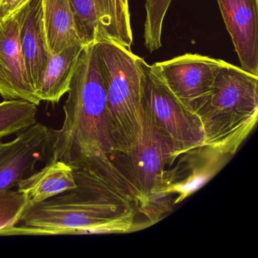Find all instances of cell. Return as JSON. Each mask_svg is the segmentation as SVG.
Segmentation results:
<instances>
[{"mask_svg": "<svg viewBox=\"0 0 258 258\" xmlns=\"http://www.w3.org/2000/svg\"><path fill=\"white\" fill-rule=\"evenodd\" d=\"M115 1L116 19L119 35L124 47L131 49L133 44V34L131 29V16L129 11V0Z\"/></svg>", "mask_w": 258, "mask_h": 258, "instance_id": "d6986e66", "label": "cell"}, {"mask_svg": "<svg viewBox=\"0 0 258 258\" xmlns=\"http://www.w3.org/2000/svg\"><path fill=\"white\" fill-rule=\"evenodd\" d=\"M196 115L203 144L234 157L257 121L258 76L223 61Z\"/></svg>", "mask_w": 258, "mask_h": 258, "instance_id": "3957f363", "label": "cell"}, {"mask_svg": "<svg viewBox=\"0 0 258 258\" xmlns=\"http://www.w3.org/2000/svg\"><path fill=\"white\" fill-rule=\"evenodd\" d=\"M18 191L37 204L78 187L75 170L62 161L51 160L43 169L31 173L17 185Z\"/></svg>", "mask_w": 258, "mask_h": 258, "instance_id": "5bb4252c", "label": "cell"}, {"mask_svg": "<svg viewBox=\"0 0 258 258\" xmlns=\"http://www.w3.org/2000/svg\"><path fill=\"white\" fill-rule=\"evenodd\" d=\"M140 72L143 116L173 145L176 157L203 144L199 117L170 91L156 69L143 58L137 59Z\"/></svg>", "mask_w": 258, "mask_h": 258, "instance_id": "5b68a950", "label": "cell"}, {"mask_svg": "<svg viewBox=\"0 0 258 258\" xmlns=\"http://www.w3.org/2000/svg\"><path fill=\"white\" fill-rule=\"evenodd\" d=\"M241 68L258 76V0H217Z\"/></svg>", "mask_w": 258, "mask_h": 258, "instance_id": "8fae6325", "label": "cell"}, {"mask_svg": "<svg viewBox=\"0 0 258 258\" xmlns=\"http://www.w3.org/2000/svg\"><path fill=\"white\" fill-rule=\"evenodd\" d=\"M28 0H0V19L15 13Z\"/></svg>", "mask_w": 258, "mask_h": 258, "instance_id": "44dd1931", "label": "cell"}, {"mask_svg": "<svg viewBox=\"0 0 258 258\" xmlns=\"http://www.w3.org/2000/svg\"><path fill=\"white\" fill-rule=\"evenodd\" d=\"M43 22L52 55L72 46H84L78 35L69 0H43Z\"/></svg>", "mask_w": 258, "mask_h": 258, "instance_id": "2e32d148", "label": "cell"}, {"mask_svg": "<svg viewBox=\"0 0 258 258\" xmlns=\"http://www.w3.org/2000/svg\"><path fill=\"white\" fill-rule=\"evenodd\" d=\"M69 1L77 31L84 46L105 40L123 46L117 28L114 0Z\"/></svg>", "mask_w": 258, "mask_h": 258, "instance_id": "4fadbf2b", "label": "cell"}, {"mask_svg": "<svg viewBox=\"0 0 258 258\" xmlns=\"http://www.w3.org/2000/svg\"><path fill=\"white\" fill-rule=\"evenodd\" d=\"M223 60L187 53L153 64L170 91L196 114L212 90Z\"/></svg>", "mask_w": 258, "mask_h": 258, "instance_id": "ba28073f", "label": "cell"}, {"mask_svg": "<svg viewBox=\"0 0 258 258\" xmlns=\"http://www.w3.org/2000/svg\"><path fill=\"white\" fill-rule=\"evenodd\" d=\"M114 155L117 158L113 160L138 196L140 213L144 214L161 188L164 171L176 158L173 145L144 117L140 143L128 153Z\"/></svg>", "mask_w": 258, "mask_h": 258, "instance_id": "8992f818", "label": "cell"}, {"mask_svg": "<svg viewBox=\"0 0 258 258\" xmlns=\"http://www.w3.org/2000/svg\"><path fill=\"white\" fill-rule=\"evenodd\" d=\"M171 2L172 0H146V20L152 25H161Z\"/></svg>", "mask_w": 258, "mask_h": 258, "instance_id": "ffe728a7", "label": "cell"}, {"mask_svg": "<svg viewBox=\"0 0 258 258\" xmlns=\"http://www.w3.org/2000/svg\"><path fill=\"white\" fill-rule=\"evenodd\" d=\"M63 107L60 129H50L52 160L75 170H93L114 155L108 120V105L95 43L80 54Z\"/></svg>", "mask_w": 258, "mask_h": 258, "instance_id": "7a4b0ae2", "label": "cell"}, {"mask_svg": "<svg viewBox=\"0 0 258 258\" xmlns=\"http://www.w3.org/2000/svg\"><path fill=\"white\" fill-rule=\"evenodd\" d=\"M0 95L5 100L40 103L27 72L16 12L0 19Z\"/></svg>", "mask_w": 258, "mask_h": 258, "instance_id": "30bf717a", "label": "cell"}, {"mask_svg": "<svg viewBox=\"0 0 258 258\" xmlns=\"http://www.w3.org/2000/svg\"><path fill=\"white\" fill-rule=\"evenodd\" d=\"M78 187L37 204H30L22 226L0 235H100L126 233L136 224L135 202L118 179L85 170H75Z\"/></svg>", "mask_w": 258, "mask_h": 258, "instance_id": "6da1fadb", "label": "cell"}, {"mask_svg": "<svg viewBox=\"0 0 258 258\" xmlns=\"http://www.w3.org/2000/svg\"><path fill=\"white\" fill-rule=\"evenodd\" d=\"M29 205L28 197L18 190L0 191V232L20 223Z\"/></svg>", "mask_w": 258, "mask_h": 258, "instance_id": "ac0fdd59", "label": "cell"}, {"mask_svg": "<svg viewBox=\"0 0 258 258\" xmlns=\"http://www.w3.org/2000/svg\"><path fill=\"white\" fill-rule=\"evenodd\" d=\"M37 105L25 100L0 102V140L26 131L37 122Z\"/></svg>", "mask_w": 258, "mask_h": 258, "instance_id": "e0dca14e", "label": "cell"}, {"mask_svg": "<svg viewBox=\"0 0 258 258\" xmlns=\"http://www.w3.org/2000/svg\"><path fill=\"white\" fill-rule=\"evenodd\" d=\"M50 128L36 123L17 134L16 139L0 143V191L17 186L34 173L51 148Z\"/></svg>", "mask_w": 258, "mask_h": 258, "instance_id": "9c48e42d", "label": "cell"}, {"mask_svg": "<svg viewBox=\"0 0 258 258\" xmlns=\"http://www.w3.org/2000/svg\"><path fill=\"white\" fill-rule=\"evenodd\" d=\"M232 158L208 145L185 151L166 169L161 188L150 205L173 196V205L181 203L220 173Z\"/></svg>", "mask_w": 258, "mask_h": 258, "instance_id": "52a82bcc", "label": "cell"}, {"mask_svg": "<svg viewBox=\"0 0 258 258\" xmlns=\"http://www.w3.org/2000/svg\"><path fill=\"white\" fill-rule=\"evenodd\" d=\"M83 48L84 46H72L52 55L36 87V94L40 102L58 103L61 97L68 93Z\"/></svg>", "mask_w": 258, "mask_h": 258, "instance_id": "9a60e30c", "label": "cell"}, {"mask_svg": "<svg viewBox=\"0 0 258 258\" xmlns=\"http://www.w3.org/2000/svg\"><path fill=\"white\" fill-rule=\"evenodd\" d=\"M108 105L110 137L114 154H126L144 132L139 56L118 43H95Z\"/></svg>", "mask_w": 258, "mask_h": 258, "instance_id": "277c9868", "label": "cell"}, {"mask_svg": "<svg viewBox=\"0 0 258 258\" xmlns=\"http://www.w3.org/2000/svg\"><path fill=\"white\" fill-rule=\"evenodd\" d=\"M16 15L27 72L36 90L52 56L45 31L43 0H28Z\"/></svg>", "mask_w": 258, "mask_h": 258, "instance_id": "7c38bea8", "label": "cell"}]
</instances>
